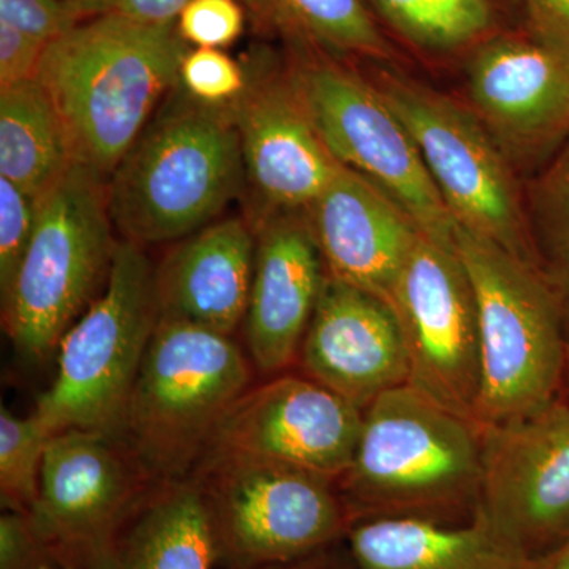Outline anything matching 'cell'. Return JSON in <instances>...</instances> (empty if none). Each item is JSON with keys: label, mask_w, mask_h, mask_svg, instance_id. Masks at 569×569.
<instances>
[{"label": "cell", "mask_w": 569, "mask_h": 569, "mask_svg": "<svg viewBox=\"0 0 569 569\" xmlns=\"http://www.w3.org/2000/svg\"><path fill=\"white\" fill-rule=\"evenodd\" d=\"M187 51L176 24H146L116 11L48 44L37 81L61 118L73 162L111 178L160 100L178 88Z\"/></svg>", "instance_id": "1"}, {"label": "cell", "mask_w": 569, "mask_h": 569, "mask_svg": "<svg viewBox=\"0 0 569 569\" xmlns=\"http://www.w3.org/2000/svg\"><path fill=\"white\" fill-rule=\"evenodd\" d=\"M485 429L411 385L362 411L353 459L337 479L351 523L366 519L471 522L481 492Z\"/></svg>", "instance_id": "2"}, {"label": "cell", "mask_w": 569, "mask_h": 569, "mask_svg": "<svg viewBox=\"0 0 569 569\" xmlns=\"http://www.w3.org/2000/svg\"><path fill=\"white\" fill-rule=\"evenodd\" d=\"M246 182L233 108L186 92L146 127L107 182L108 209L123 241H178L208 227Z\"/></svg>", "instance_id": "3"}, {"label": "cell", "mask_w": 569, "mask_h": 569, "mask_svg": "<svg viewBox=\"0 0 569 569\" xmlns=\"http://www.w3.org/2000/svg\"><path fill=\"white\" fill-rule=\"evenodd\" d=\"M479 317L481 387L475 421L482 427L529 417L563 395L567 337L545 266L456 228Z\"/></svg>", "instance_id": "4"}, {"label": "cell", "mask_w": 569, "mask_h": 569, "mask_svg": "<svg viewBox=\"0 0 569 569\" xmlns=\"http://www.w3.org/2000/svg\"><path fill=\"white\" fill-rule=\"evenodd\" d=\"M252 366L233 336L160 318L121 432L152 481L192 477L220 419L252 385Z\"/></svg>", "instance_id": "5"}, {"label": "cell", "mask_w": 569, "mask_h": 569, "mask_svg": "<svg viewBox=\"0 0 569 569\" xmlns=\"http://www.w3.org/2000/svg\"><path fill=\"white\" fill-rule=\"evenodd\" d=\"M107 181L73 162L37 198L36 228L9 298L3 325L17 350L43 359L107 283L118 242L112 238Z\"/></svg>", "instance_id": "6"}, {"label": "cell", "mask_w": 569, "mask_h": 569, "mask_svg": "<svg viewBox=\"0 0 569 569\" xmlns=\"http://www.w3.org/2000/svg\"><path fill=\"white\" fill-rule=\"evenodd\" d=\"M203 492L217 567L263 569L343 541L351 520L336 479L224 449L192 473Z\"/></svg>", "instance_id": "7"}, {"label": "cell", "mask_w": 569, "mask_h": 569, "mask_svg": "<svg viewBox=\"0 0 569 569\" xmlns=\"http://www.w3.org/2000/svg\"><path fill=\"white\" fill-rule=\"evenodd\" d=\"M160 321L156 266L144 247L119 241L102 293L59 342L58 376L36 413L52 432L121 438L127 403Z\"/></svg>", "instance_id": "8"}, {"label": "cell", "mask_w": 569, "mask_h": 569, "mask_svg": "<svg viewBox=\"0 0 569 569\" xmlns=\"http://www.w3.org/2000/svg\"><path fill=\"white\" fill-rule=\"evenodd\" d=\"M373 84L417 142L456 227L545 266L515 167L471 108L392 70Z\"/></svg>", "instance_id": "9"}, {"label": "cell", "mask_w": 569, "mask_h": 569, "mask_svg": "<svg viewBox=\"0 0 569 569\" xmlns=\"http://www.w3.org/2000/svg\"><path fill=\"white\" fill-rule=\"evenodd\" d=\"M290 73L326 148L383 190L422 234L456 242V222L427 171L417 142L373 82L335 56L293 47Z\"/></svg>", "instance_id": "10"}, {"label": "cell", "mask_w": 569, "mask_h": 569, "mask_svg": "<svg viewBox=\"0 0 569 569\" xmlns=\"http://www.w3.org/2000/svg\"><path fill=\"white\" fill-rule=\"evenodd\" d=\"M482 429L477 516L529 563L569 537V403L561 396L529 417Z\"/></svg>", "instance_id": "11"}, {"label": "cell", "mask_w": 569, "mask_h": 569, "mask_svg": "<svg viewBox=\"0 0 569 569\" xmlns=\"http://www.w3.org/2000/svg\"><path fill=\"white\" fill-rule=\"evenodd\" d=\"M391 306L406 336L410 383L475 419L481 387L477 296L455 244L419 236Z\"/></svg>", "instance_id": "12"}, {"label": "cell", "mask_w": 569, "mask_h": 569, "mask_svg": "<svg viewBox=\"0 0 569 569\" xmlns=\"http://www.w3.org/2000/svg\"><path fill=\"white\" fill-rule=\"evenodd\" d=\"M152 482L121 438L93 430L54 433L29 515L52 565L80 569Z\"/></svg>", "instance_id": "13"}, {"label": "cell", "mask_w": 569, "mask_h": 569, "mask_svg": "<svg viewBox=\"0 0 569 569\" xmlns=\"http://www.w3.org/2000/svg\"><path fill=\"white\" fill-rule=\"evenodd\" d=\"M470 108L512 167H542L569 137V48L489 37L468 61Z\"/></svg>", "instance_id": "14"}, {"label": "cell", "mask_w": 569, "mask_h": 569, "mask_svg": "<svg viewBox=\"0 0 569 569\" xmlns=\"http://www.w3.org/2000/svg\"><path fill=\"white\" fill-rule=\"evenodd\" d=\"M361 425V408L331 389L307 376H279L236 400L208 451L244 452L337 481L353 459Z\"/></svg>", "instance_id": "15"}, {"label": "cell", "mask_w": 569, "mask_h": 569, "mask_svg": "<svg viewBox=\"0 0 569 569\" xmlns=\"http://www.w3.org/2000/svg\"><path fill=\"white\" fill-rule=\"evenodd\" d=\"M298 361L305 376L362 411L410 383L406 336L395 307L329 276Z\"/></svg>", "instance_id": "16"}, {"label": "cell", "mask_w": 569, "mask_h": 569, "mask_svg": "<svg viewBox=\"0 0 569 569\" xmlns=\"http://www.w3.org/2000/svg\"><path fill=\"white\" fill-rule=\"evenodd\" d=\"M246 181L272 212L306 211L340 164L313 126L290 73L260 70L233 104Z\"/></svg>", "instance_id": "17"}, {"label": "cell", "mask_w": 569, "mask_h": 569, "mask_svg": "<svg viewBox=\"0 0 569 569\" xmlns=\"http://www.w3.org/2000/svg\"><path fill=\"white\" fill-rule=\"evenodd\" d=\"M252 290L242 329L250 361L263 376L295 365L326 280L305 211L260 217Z\"/></svg>", "instance_id": "18"}, {"label": "cell", "mask_w": 569, "mask_h": 569, "mask_svg": "<svg viewBox=\"0 0 569 569\" xmlns=\"http://www.w3.org/2000/svg\"><path fill=\"white\" fill-rule=\"evenodd\" d=\"M326 274L392 302L421 230L376 183L340 167L306 209Z\"/></svg>", "instance_id": "19"}, {"label": "cell", "mask_w": 569, "mask_h": 569, "mask_svg": "<svg viewBox=\"0 0 569 569\" xmlns=\"http://www.w3.org/2000/svg\"><path fill=\"white\" fill-rule=\"evenodd\" d=\"M257 234L241 217L187 236L156 266L160 318L233 336L252 290Z\"/></svg>", "instance_id": "20"}, {"label": "cell", "mask_w": 569, "mask_h": 569, "mask_svg": "<svg viewBox=\"0 0 569 569\" xmlns=\"http://www.w3.org/2000/svg\"><path fill=\"white\" fill-rule=\"evenodd\" d=\"M211 519L193 477L152 482L80 569H212Z\"/></svg>", "instance_id": "21"}, {"label": "cell", "mask_w": 569, "mask_h": 569, "mask_svg": "<svg viewBox=\"0 0 569 569\" xmlns=\"http://www.w3.org/2000/svg\"><path fill=\"white\" fill-rule=\"evenodd\" d=\"M356 569H523L479 516L449 526L421 519H366L346 537Z\"/></svg>", "instance_id": "22"}, {"label": "cell", "mask_w": 569, "mask_h": 569, "mask_svg": "<svg viewBox=\"0 0 569 569\" xmlns=\"http://www.w3.org/2000/svg\"><path fill=\"white\" fill-rule=\"evenodd\" d=\"M73 163L61 118L37 80L0 89V178L37 200Z\"/></svg>", "instance_id": "23"}, {"label": "cell", "mask_w": 569, "mask_h": 569, "mask_svg": "<svg viewBox=\"0 0 569 569\" xmlns=\"http://www.w3.org/2000/svg\"><path fill=\"white\" fill-rule=\"evenodd\" d=\"M254 18L291 47L313 48L335 58L389 62L395 51L367 0H241Z\"/></svg>", "instance_id": "24"}, {"label": "cell", "mask_w": 569, "mask_h": 569, "mask_svg": "<svg viewBox=\"0 0 569 569\" xmlns=\"http://www.w3.org/2000/svg\"><path fill=\"white\" fill-rule=\"evenodd\" d=\"M392 31L432 52L478 47L496 22L490 0H369Z\"/></svg>", "instance_id": "25"}, {"label": "cell", "mask_w": 569, "mask_h": 569, "mask_svg": "<svg viewBox=\"0 0 569 569\" xmlns=\"http://www.w3.org/2000/svg\"><path fill=\"white\" fill-rule=\"evenodd\" d=\"M52 437L36 411L22 418L6 407L0 410V501L6 511L31 515Z\"/></svg>", "instance_id": "26"}, {"label": "cell", "mask_w": 569, "mask_h": 569, "mask_svg": "<svg viewBox=\"0 0 569 569\" xmlns=\"http://www.w3.org/2000/svg\"><path fill=\"white\" fill-rule=\"evenodd\" d=\"M527 216L545 264L569 250V137L539 168L526 193Z\"/></svg>", "instance_id": "27"}, {"label": "cell", "mask_w": 569, "mask_h": 569, "mask_svg": "<svg viewBox=\"0 0 569 569\" xmlns=\"http://www.w3.org/2000/svg\"><path fill=\"white\" fill-rule=\"evenodd\" d=\"M250 74L223 50L194 48L187 51L179 71V88L197 102L228 107L244 93Z\"/></svg>", "instance_id": "28"}, {"label": "cell", "mask_w": 569, "mask_h": 569, "mask_svg": "<svg viewBox=\"0 0 569 569\" xmlns=\"http://www.w3.org/2000/svg\"><path fill=\"white\" fill-rule=\"evenodd\" d=\"M37 200L0 178V298H9L36 228Z\"/></svg>", "instance_id": "29"}, {"label": "cell", "mask_w": 569, "mask_h": 569, "mask_svg": "<svg viewBox=\"0 0 569 569\" xmlns=\"http://www.w3.org/2000/svg\"><path fill=\"white\" fill-rule=\"evenodd\" d=\"M176 28L187 44L223 50L244 32V3L241 0H190L179 14Z\"/></svg>", "instance_id": "30"}, {"label": "cell", "mask_w": 569, "mask_h": 569, "mask_svg": "<svg viewBox=\"0 0 569 569\" xmlns=\"http://www.w3.org/2000/svg\"><path fill=\"white\" fill-rule=\"evenodd\" d=\"M88 20L66 0H0V21L50 44Z\"/></svg>", "instance_id": "31"}, {"label": "cell", "mask_w": 569, "mask_h": 569, "mask_svg": "<svg viewBox=\"0 0 569 569\" xmlns=\"http://www.w3.org/2000/svg\"><path fill=\"white\" fill-rule=\"evenodd\" d=\"M52 565L50 552L28 515L6 511L0 518V569H41ZM54 567V565H52Z\"/></svg>", "instance_id": "32"}, {"label": "cell", "mask_w": 569, "mask_h": 569, "mask_svg": "<svg viewBox=\"0 0 569 569\" xmlns=\"http://www.w3.org/2000/svg\"><path fill=\"white\" fill-rule=\"evenodd\" d=\"M47 44L0 21V89L37 80Z\"/></svg>", "instance_id": "33"}, {"label": "cell", "mask_w": 569, "mask_h": 569, "mask_svg": "<svg viewBox=\"0 0 569 569\" xmlns=\"http://www.w3.org/2000/svg\"><path fill=\"white\" fill-rule=\"evenodd\" d=\"M530 32L569 48V0H522Z\"/></svg>", "instance_id": "34"}, {"label": "cell", "mask_w": 569, "mask_h": 569, "mask_svg": "<svg viewBox=\"0 0 569 569\" xmlns=\"http://www.w3.org/2000/svg\"><path fill=\"white\" fill-rule=\"evenodd\" d=\"M190 0H118L116 13L146 24H176Z\"/></svg>", "instance_id": "35"}, {"label": "cell", "mask_w": 569, "mask_h": 569, "mask_svg": "<svg viewBox=\"0 0 569 569\" xmlns=\"http://www.w3.org/2000/svg\"><path fill=\"white\" fill-rule=\"evenodd\" d=\"M263 569H356L346 539L329 548L318 550L305 559L290 561V563L277 565Z\"/></svg>", "instance_id": "36"}, {"label": "cell", "mask_w": 569, "mask_h": 569, "mask_svg": "<svg viewBox=\"0 0 569 569\" xmlns=\"http://www.w3.org/2000/svg\"><path fill=\"white\" fill-rule=\"evenodd\" d=\"M546 272L559 301L565 337L569 343V250L545 264Z\"/></svg>", "instance_id": "37"}, {"label": "cell", "mask_w": 569, "mask_h": 569, "mask_svg": "<svg viewBox=\"0 0 569 569\" xmlns=\"http://www.w3.org/2000/svg\"><path fill=\"white\" fill-rule=\"evenodd\" d=\"M523 569H569V537L539 559L529 561Z\"/></svg>", "instance_id": "38"}, {"label": "cell", "mask_w": 569, "mask_h": 569, "mask_svg": "<svg viewBox=\"0 0 569 569\" xmlns=\"http://www.w3.org/2000/svg\"><path fill=\"white\" fill-rule=\"evenodd\" d=\"M66 2L80 10L86 17L92 18L110 13V11L114 10L118 0H66Z\"/></svg>", "instance_id": "39"}, {"label": "cell", "mask_w": 569, "mask_h": 569, "mask_svg": "<svg viewBox=\"0 0 569 569\" xmlns=\"http://www.w3.org/2000/svg\"><path fill=\"white\" fill-rule=\"evenodd\" d=\"M563 399L569 403V343L567 347V361H565Z\"/></svg>", "instance_id": "40"}, {"label": "cell", "mask_w": 569, "mask_h": 569, "mask_svg": "<svg viewBox=\"0 0 569 569\" xmlns=\"http://www.w3.org/2000/svg\"><path fill=\"white\" fill-rule=\"evenodd\" d=\"M41 569H66V568L52 567V565H47V567H43Z\"/></svg>", "instance_id": "41"}]
</instances>
